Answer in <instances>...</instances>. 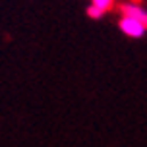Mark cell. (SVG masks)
I'll list each match as a JSON object with an SVG mask.
<instances>
[{"label": "cell", "mask_w": 147, "mask_h": 147, "mask_svg": "<svg viewBox=\"0 0 147 147\" xmlns=\"http://www.w3.org/2000/svg\"><path fill=\"white\" fill-rule=\"evenodd\" d=\"M120 29L124 31L128 37H141L145 33V23H141L140 20H136V18H130V16H124L122 20H120Z\"/></svg>", "instance_id": "cell-1"}, {"label": "cell", "mask_w": 147, "mask_h": 147, "mask_svg": "<svg viewBox=\"0 0 147 147\" xmlns=\"http://www.w3.org/2000/svg\"><path fill=\"white\" fill-rule=\"evenodd\" d=\"M120 12H122V16H130V18L140 20L141 23H145V27H147V12L140 6V4H136V2L122 4V6H120Z\"/></svg>", "instance_id": "cell-2"}, {"label": "cell", "mask_w": 147, "mask_h": 147, "mask_svg": "<svg viewBox=\"0 0 147 147\" xmlns=\"http://www.w3.org/2000/svg\"><path fill=\"white\" fill-rule=\"evenodd\" d=\"M114 2L116 0H93V6H97L99 10H103V12H109L114 8Z\"/></svg>", "instance_id": "cell-3"}, {"label": "cell", "mask_w": 147, "mask_h": 147, "mask_svg": "<svg viewBox=\"0 0 147 147\" xmlns=\"http://www.w3.org/2000/svg\"><path fill=\"white\" fill-rule=\"evenodd\" d=\"M103 14H105L103 10H99V8H97V6H93V4H91V6L87 8V16H91V18H95V20H97V18H101Z\"/></svg>", "instance_id": "cell-4"}]
</instances>
